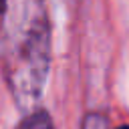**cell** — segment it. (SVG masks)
Here are the masks:
<instances>
[{
  "instance_id": "1",
  "label": "cell",
  "mask_w": 129,
  "mask_h": 129,
  "mask_svg": "<svg viewBox=\"0 0 129 129\" xmlns=\"http://www.w3.org/2000/svg\"><path fill=\"white\" fill-rule=\"evenodd\" d=\"M0 62L12 99L24 113L32 111L50 67V24L42 0H12L0 40Z\"/></svg>"
},
{
  "instance_id": "2",
  "label": "cell",
  "mask_w": 129,
  "mask_h": 129,
  "mask_svg": "<svg viewBox=\"0 0 129 129\" xmlns=\"http://www.w3.org/2000/svg\"><path fill=\"white\" fill-rule=\"evenodd\" d=\"M16 129H54L52 121L48 117V113L44 111H28V115L20 121V125Z\"/></svg>"
},
{
  "instance_id": "3",
  "label": "cell",
  "mask_w": 129,
  "mask_h": 129,
  "mask_svg": "<svg viewBox=\"0 0 129 129\" xmlns=\"http://www.w3.org/2000/svg\"><path fill=\"white\" fill-rule=\"evenodd\" d=\"M81 129H111V127H109V121H107L105 115H101V113H89L83 119Z\"/></svg>"
},
{
  "instance_id": "4",
  "label": "cell",
  "mask_w": 129,
  "mask_h": 129,
  "mask_svg": "<svg viewBox=\"0 0 129 129\" xmlns=\"http://www.w3.org/2000/svg\"><path fill=\"white\" fill-rule=\"evenodd\" d=\"M6 6H8V0H0V14L6 12Z\"/></svg>"
},
{
  "instance_id": "5",
  "label": "cell",
  "mask_w": 129,
  "mask_h": 129,
  "mask_svg": "<svg viewBox=\"0 0 129 129\" xmlns=\"http://www.w3.org/2000/svg\"><path fill=\"white\" fill-rule=\"evenodd\" d=\"M117 129H129V125H121V127H117Z\"/></svg>"
}]
</instances>
